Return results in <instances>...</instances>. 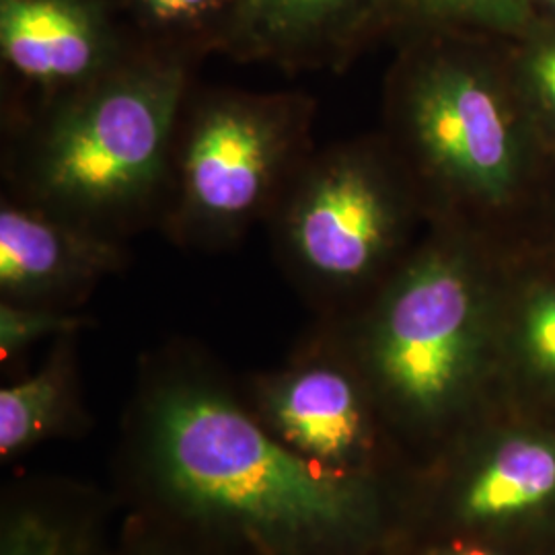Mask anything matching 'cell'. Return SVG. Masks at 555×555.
<instances>
[{
    "instance_id": "obj_1",
    "label": "cell",
    "mask_w": 555,
    "mask_h": 555,
    "mask_svg": "<svg viewBox=\"0 0 555 555\" xmlns=\"http://www.w3.org/2000/svg\"><path fill=\"white\" fill-rule=\"evenodd\" d=\"M424 41L387 79L383 137L430 222L506 245L547 165L516 98L506 52L459 31H428Z\"/></svg>"
},
{
    "instance_id": "obj_2",
    "label": "cell",
    "mask_w": 555,
    "mask_h": 555,
    "mask_svg": "<svg viewBox=\"0 0 555 555\" xmlns=\"http://www.w3.org/2000/svg\"><path fill=\"white\" fill-rule=\"evenodd\" d=\"M190 91L183 60L146 54L36 101L4 153L7 194L118 241L157 224Z\"/></svg>"
},
{
    "instance_id": "obj_3",
    "label": "cell",
    "mask_w": 555,
    "mask_h": 555,
    "mask_svg": "<svg viewBox=\"0 0 555 555\" xmlns=\"http://www.w3.org/2000/svg\"><path fill=\"white\" fill-rule=\"evenodd\" d=\"M146 424L165 490L194 515L288 550L341 539L364 518L352 479L274 440L198 373L157 378Z\"/></svg>"
},
{
    "instance_id": "obj_4",
    "label": "cell",
    "mask_w": 555,
    "mask_h": 555,
    "mask_svg": "<svg viewBox=\"0 0 555 555\" xmlns=\"http://www.w3.org/2000/svg\"><path fill=\"white\" fill-rule=\"evenodd\" d=\"M502 258L494 238L428 222L364 323L362 371L383 396L435 417L476 387L498 344Z\"/></svg>"
},
{
    "instance_id": "obj_5",
    "label": "cell",
    "mask_w": 555,
    "mask_h": 555,
    "mask_svg": "<svg viewBox=\"0 0 555 555\" xmlns=\"http://www.w3.org/2000/svg\"><path fill=\"white\" fill-rule=\"evenodd\" d=\"M305 93L190 91L179 116L157 224L181 247L219 251L272 217L315 151Z\"/></svg>"
},
{
    "instance_id": "obj_6",
    "label": "cell",
    "mask_w": 555,
    "mask_h": 555,
    "mask_svg": "<svg viewBox=\"0 0 555 555\" xmlns=\"http://www.w3.org/2000/svg\"><path fill=\"white\" fill-rule=\"evenodd\" d=\"M276 258L319 297L380 288L428 227L416 185L383 134L313 151L268 219Z\"/></svg>"
},
{
    "instance_id": "obj_7",
    "label": "cell",
    "mask_w": 555,
    "mask_h": 555,
    "mask_svg": "<svg viewBox=\"0 0 555 555\" xmlns=\"http://www.w3.org/2000/svg\"><path fill=\"white\" fill-rule=\"evenodd\" d=\"M124 241L11 194L0 199L2 300L62 309L87 295L101 278L124 268Z\"/></svg>"
},
{
    "instance_id": "obj_8",
    "label": "cell",
    "mask_w": 555,
    "mask_h": 555,
    "mask_svg": "<svg viewBox=\"0 0 555 555\" xmlns=\"http://www.w3.org/2000/svg\"><path fill=\"white\" fill-rule=\"evenodd\" d=\"M0 50L36 101L79 89L124 60L82 0H0Z\"/></svg>"
},
{
    "instance_id": "obj_9",
    "label": "cell",
    "mask_w": 555,
    "mask_h": 555,
    "mask_svg": "<svg viewBox=\"0 0 555 555\" xmlns=\"http://www.w3.org/2000/svg\"><path fill=\"white\" fill-rule=\"evenodd\" d=\"M263 405L280 437L332 469L357 455L366 435L362 385L334 358H305L270 378Z\"/></svg>"
},
{
    "instance_id": "obj_10",
    "label": "cell",
    "mask_w": 555,
    "mask_h": 555,
    "mask_svg": "<svg viewBox=\"0 0 555 555\" xmlns=\"http://www.w3.org/2000/svg\"><path fill=\"white\" fill-rule=\"evenodd\" d=\"M396 0H235L229 41L238 54L284 66L339 59V50Z\"/></svg>"
},
{
    "instance_id": "obj_11",
    "label": "cell",
    "mask_w": 555,
    "mask_h": 555,
    "mask_svg": "<svg viewBox=\"0 0 555 555\" xmlns=\"http://www.w3.org/2000/svg\"><path fill=\"white\" fill-rule=\"evenodd\" d=\"M500 311L515 364L555 391V263L504 247Z\"/></svg>"
},
{
    "instance_id": "obj_12",
    "label": "cell",
    "mask_w": 555,
    "mask_h": 555,
    "mask_svg": "<svg viewBox=\"0 0 555 555\" xmlns=\"http://www.w3.org/2000/svg\"><path fill=\"white\" fill-rule=\"evenodd\" d=\"M555 498V440L522 437L502 442L469 483L463 511L474 520L527 513Z\"/></svg>"
},
{
    "instance_id": "obj_13",
    "label": "cell",
    "mask_w": 555,
    "mask_h": 555,
    "mask_svg": "<svg viewBox=\"0 0 555 555\" xmlns=\"http://www.w3.org/2000/svg\"><path fill=\"white\" fill-rule=\"evenodd\" d=\"M64 339L36 375L0 391L2 456L15 455L21 449L40 440L64 414L70 389V352Z\"/></svg>"
},
{
    "instance_id": "obj_14",
    "label": "cell",
    "mask_w": 555,
    "mask_h": 555,
    "mask_svg": "<svg viewBox=\"0 0 555 555\" xmlns=\"http://www.w3.org/2000/svg\"><path fill=\"white\" fill-rule=\"evenodd\" d=\"M506 50L516 98L547 159L555 157V21H537Z\"/></svg>"
},
{
    "instance_id": "obj_15",
    "label": "cell",
    "mask_w": 555,
    "mask_h": 555,
    "mask_svg": "<svg viewBox=\"0 0 555 555\" xmlns=\"http://www.w3.org/2000/svg\"><path fill=\"white\" fill-rule=\"evenodd\" d=\"M399 13L426 31L516 40L537 23L535 0H396Z\"/></svg>"
},
{
    "instance_id": "obj_16",
    "label": "cell",
    "mask_w": 555,
    "mask_h": 555,
    "mask_svg": "<svg viewBox=\"0 0 555 555\" xmlns=\"http://www.w3.org/2000/svg\"><path fill=\"white\" fill-rule=\"evenodd\" d=\"M89 321L73 315L66 309L21 305L2 300L0 302V358L13 360L46 337H70L85 327Z\"/></svg>"
},
{
    "instance_id": "obj_17",
    "label": "cell",
    "mask_w": 555,
    "mask_h": 555,
    "mask_svg": "<svg viewBox=\"0 0 555 555\" xmlns=\"http://www.w3.org/2000/svg\"><path fill=\"white\" fill-rule=\"evenodd\" d=\"M504 247L555 263V157L547 159L535 198Z\"/></svg>"
},
{
    "instance_id": "obj_18",
    "label": "cell",
    "mask_w": 555,
    "mask_h": 555,
    "mask_svg": "<svg viewBox=\"0 0 555 555\" xmlns=\"http://www.w3.org/2000/svg\"><path fill=\"white\" fill-rule=\"evenodd\" d=\"M0 555H68L64 535L46 518L23 515L2 537Z\"/></svg>"
},
{
    "instance_id": "obj_19",
    "label": "cell",
    "mask_w": 555,
    "mask_h": 555,
    "mask_svg": "<svg viewBox=\"0 0 555 555\" xmlns=\"http://www.w3.org/2000/svg\"><path fill=\"white\" fill-rule=\"evenodd\" d=\"M140 11L163 29H194L220 9L222 0H137ZM235 13V0H229Z\"/></svg>"
},
{
    "instance_id": "obj_20",
    "label": "cell",
    "mask_w": 555,
    "mask_h": 555,
    "mask_svg": "<svg viewBox=\"0 0 555 555\" xmlns=\"http://www.w3.org/2000/svg\"><path fill=\"white\" fill-rule=\"evenodd\" d=\"M537 21H555V0H535Z\"/></svg>"
},
{
    "instance_id": "obj_21",
    "label": "cell",
    "mask_w": 555,
    "mask_h": 555,
    "mask_svg": "<svg viewBox=\"0 0 555 555\" xmlns=\"http://www.w3.org/2000/svg\"><path fill=\"white\" fill-rule=\"evenodd\" d=\"M463 555H486V554H463Z\"/></svg>"
}]
</instances>
